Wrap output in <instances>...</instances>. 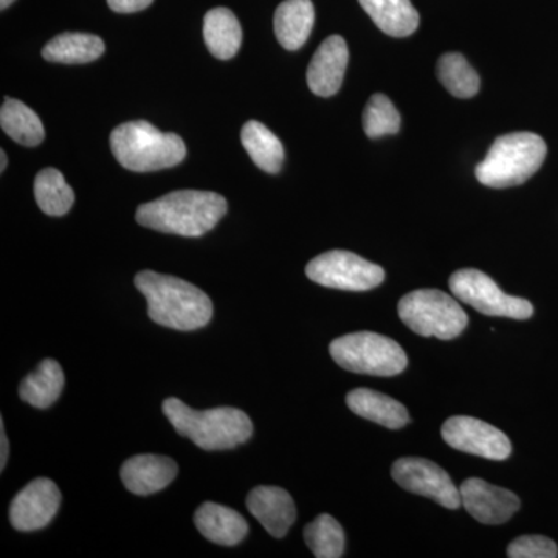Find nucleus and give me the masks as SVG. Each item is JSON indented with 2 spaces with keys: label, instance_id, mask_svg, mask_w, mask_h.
<instances>
[{
  "label": "nucleus",
  "instance_id": "6",
  "mask_svg": "<svg viewBox=\"0 0 558 558\" xmlns=\"http://www.w3.org/2000/svg\"><path fill=\"white\" fill-rule=\"evenodd\" d=\"M330 355L341 368L366 376H399L409 365L402 347L376 332H355L330 343Z\"/></svg>",
  "mask_w": 558,
  "mask_h": 558
},
{
  "label": "nucleus",
  "instance_id": "10",
  "mask_svg": "<svg viewBox=\"0 0 558 558\" xmlns=\"http://www.w3.org/2000/svg\"><path fill=\"white\" fill-rule=\"evenodd\" d=\"M392 478L411 494L422 495L447 509L462 506L461 492L449 473L428 459L402 458L392 464Z\"/></svg>",
  "mask_w": 558,
  "mask_h": 558
},
{
  "label": "nucleus",
  "instance_id": "4",
  "mask_svg": "<svg viewBox=\"0 0 558 558\" xmlns=\"http://www.w3.org/2000/svg\"><path fill=\"white\" fill-rule=\"evenodd\" d=\"M110 149L121 167L134 172L167 170L186 157L185 143L178 134L161 132L145 120L117 126L110 134Z\"/></svg>",
  "mask_w": 558,
  "mask_h": 558
},
{
  "label": "nucleus",
  "instance_id": "24",
  "mask_svg": "<svg viewBox=\"0 0 558 558\" xmlns=\"http://www.w3.org/2000/svg\"><path fill=\"white\" fill-rule=\"evenodd\" d=\"M65 377L57 360L47 359L39 363L38 369L25 377L20 387L24 402L36 409H49L60 399Z\"/></svg>",
  "mask_w": 558,
  "mask_h": 558
},
{
  "label": "nucleus",
  "instance_id": "25",
  "mask_svg": "<svg viewBox=\"0 0 558 558\" xmlns=\"http://www.w3.org/2000/svg\"><path fill=\"white\" fill-rule=\"evenodd\" d=\"M2 130L14 142L24 146H38L46 137L43 121L35 110L14 98H5L0 109Z\"/></svg>",
  "mask_w": 558,
  "mask_h": 558
},
{
  "label": "nucleus",
  "instance_id": "29",
  "mask_svg": "<svg viewBox=\"0 0 558 558\" xmlns=\"http://www.w3.org/2000/svg\"><path fill=\"white\" fill-rule=\"evenodd\" d=\"M400 113L387 95L374 94L363 112V130L369 138H379L388 134H398Z\"/></svg>",
  "mask_w": 558,
  "mask_h": 558
},
{
  "label": "nucleus",
  "instance_id": "15",
  "mask_svg": "<svg viewBox=\"0 0 558 558\" xmlns=\"http://www.w3.org/2000/svg\"><path fill=\"white\" fill-rule=\"evenodd\" d=\"M247 508L250 513L275 538L286 537L290 526L296 520L295 502L281 487L253 488L247 497Z\"/></svg>",
  "mask_w": 558,
  "mask_h": 558
},
{
  "label": "nucleus",
  "instance_id": "23",
  "mask_svg": "<svg viewBox=\"0 0 558 558\" xmlns=\"http://www.w3.org/2000/svg\"><path fill=\"white\" fill-rule=\"evenodd\" d=\"M241 142L245 150H247L250 159L255 161L256 167L260 170L269 172V174H278L284 161V148H282L281 140L277 137L259 121H247L241 131Z\"/></svg>",
  "mask_w": 558,
  "mask_h": 558
},
{
  "label": "nucleus",
  "instance_id": "3",
  "mask_svg": "<svg viewBox=\"0 0 558 558\" xmlns=\"http://www.w3.org/2000/svg\"><path fill=\"white\" fill-rule=\"evenodd\" d=\"M163 413L180 436L193 440L202 450L234 449L253 435L247 414L231 407L197 411L182 400L170 398L163 402Z\"/></svg>",
  "mask_w": 558,
  "mask_h": 558
},
{
  "label": "nucleus",
  "instance_id": "19",
  "mask_svg": "<svg viewBox=\"0 0 558 558\" xmlns=\"http://www.w3.org/2000/svg\"><path fill=\"white\" fill-rule=\"evenodd\" d=\"M315 9L311 0H284L275 11V35L286 50L295 51L310 39Z\"/></svg>",
  "mask_w": 558,
  "mask_h": 558
},
{
  "label": "nucleus",
  "instance_id": "30",
  "mask_svg": "<svg viewBox=\"0 0 558 558\" xmlns=\"http://www.w3.org/2000/svg\"><path fill=\"white\" fill-rule=\"evenodd\" d=\"M510 558H556L558 548L554 539L543 535H524L508 546Z\"/></svg>",
  "mask_w": 558,
  "mask_h": 558
},
{
  "label": "nucleus",
  "instance_id": "21",
  "mask_svg": "<svg viewBox=\"0 0 558 558\" xmlns=\"http://www.w3.org/2000/svg\"><path fill=\"white\" fill-rule=\"evenodd\" d=\"M204 39L209 53L218 60H230L241 49L242 27L233 11L218 7L204 17Z\"/></svg>",
  "mask_w": 558,
  "mask_h": 558
},
{
  "label": "nucleus",
  "instance_id": "8",
  "mask_svg": "<svg viewBox=\"0 0 558 558\" xmlns=\"http://www.w3.org/2000/svg\"><path fill=\"white\" fill-rule=\"evenodd\" d=\"M450 290L458 300L487 317L527 319L534 315L531 301L510 296L484 271L462 269L450 277Z\"/></svg>",
  "mask_w": 558,
  "mask_h": 558
},
{
  "label": "nucleus",
  "instance_id": "28",
  "mask_svg": "<svg viewBox=\"0 0 558 558\" xmlns=\"http://www.w3.org/2000/svg\"><path fill=\"white\" fill-rule=\"evenodd\" d=\"M304 539L317 558H340L344 554V532L339 521L328 513L317 517L304 527Z\"/></svg>",
  "mask_w": 558,
  "mask_h": 558
},
{
  "label": "nucleus",
  "instance_id": "2",
  "mask_svg": "<svg viewBox=\"0 0 558 558\" xmlns=\"http://www.w3.org/2000/svg\"><path fill=\"white\" fill-rule=\"evenodd\" d=\"M135 286L148 301L149 318L165 328L196 330L213 317L211 300L189 281L145 270L135 277Z\"/></svg>",
  "mask_w": 558,
  "mask_h": 558
},
{
  "label": "nucleus",
  "instance_id": "33",
  "mask_svg": "<svg viewBox=\"0 0 558 558\" xmlns=\"http://www.w3.org/2000/svg\"><path fill=\"white\" fill-rule=\"evenodd\" d=\"M0 171H5L7 163H9V159H7V153L5 150H0Z\"/></svg>",
  "mask_w": 558,
  "mask_h": 558
},
{
  "label": "nucleus",
  "instance_id": "7",
  "mask_svg": "<svg viewBox=\"0 0 558 558\" xmlns=\"http://www.w3.org/2000/svg\"><path fill=\"white\" fill-rule=\"evenodd\" d=\"M399 317L417 336L453 340L468 328L469 317L458 301L436 289L410 292L399 301Z\"/></svg>",
  "mask_w": 558,
  "mask_h": 558
},
{
  "label": "nucleus",
  "instance_id": "32",
  "mask_svg": "<svg viewBox=\"0 0 558 558\" xmlns=\"http://www.w3.org/2000/svg\"><path fill=\"white\" fill-rule=\"evenodd\" d=\"M0 446H2V450H0V470L3 472L7 461H9V439H7L3 418H0Z\"/></svg>",
  "mask_w": 558,
  "mask_h": 558
},
{
  "label": "nucleus",
  "instance_id": "22",
  "mask_svg": "<svg viewBox=\"0 0 558 558\" xmlns=\"http://www.w3.org/2000/svg\"><path fill=\"white\" fill-rule=\"evenodd\" d=\"M100 36L90 33H62L50 40L43 50L44 60L58 64H87L105 53Z\"/></svg>",
  "mask_w": 558,
  "mask_h": 558
},
{
  "label": "nucleus",
  "instance_id": "12",
  "mask_svg": "<svg viewBox=\"0 0 558 558\" xmlns=\"http://www.w3.org/2000/svg\"><path fill=\"white\" fill-rule=\"evenodd\" d=\"M61 505V492L49 478L32 481L22 488L10 506V521L22 532L46 527L57 515Z\"/></svg>",
  "mask_w": 558,
  "mask_h": 558
},
{
  "label": "nucleus",
  "instance_id": "9",
  "mask_svg": "<svg viewBox=\"0 0 558 558\" xmlns=\"http://www.w3.org/2000/svg\"><path fill=\"white\" fill-rule=\"evenodd\" d=\"M306 275L319 286L349 292L376 289L385 279V271L380 266L347 250H332L312 259L307 264Z\"/></svg>",
  "mask_w": 558,
  "mask_h": 558
},
{
  "label": "nucleus",
  "instance_id": "11",
  "mask_svg": "<svg viewBox=\"0 0 558 558\" xmlns=\"http://www.w3.org/2000/svg\"><path fill=\"white\" fill-rule=\"evenodd\" d=\"M442 438L454 450L475 457L505 461L512 453V444L508 436L480 418L454 416L442 425Z\"/></svg>",
  "mask_w": 558,
  "mask_h": 558
},
{
  "label": "nucleus",
  "instance_id": "5",
  "mask_svg": "<svg viewBox=\"0 0 558 558\" xmlns=\"http://www.w3.org/2000/svg\"><path fill=\"white\" fill-rule=\"evenodd\" d=\"M546 154L545 140L534 132L501 135L476 167V179L488 189L523 185L542 168Z\"/></svg>",
  "mask_w": 558,
  "mask_h": 558
},
{
  "label": "nucleus",
  "instance_id": "16",
  "mask_svg": "<svg viewBox=\"0 0 558 558\" xmlns=\"http://www.w3.org/2000/svg\"><path fill=\"white\" fill-rule=\"evenodd\" d=\"M178 473L174 459L159 454H137L124 462L120 475L128 490L145 497L170 486Z\"/></svg>",
  "mask_w": 558,
  "mask_h": 558
},
{
  "label": "nucleus",
  "instance_id": "27",
  "mask_svg": "<svg viewBox=\"0 0 558 558\" xmlns=\"http://www.w3.org/2000/svg\"><path fill=\"white\" fill-rule=\"evenodd\" d=\"M438 78L453 97L472 98L478 94V73L461 53H446L439 58Z\"/></svg>",
  "mask_w": 558,
  "mask_h": 558
},
{
  "label": "nucleus",
  "instance_id": "13",
  "mask_svg": "<svg viewBox=\"0 0 558 558\" xmlns=\"http://www.w3.org/2000/svg\"><path fill=\"white\" fill-rule=\"evenodd\" d=\"M462 506L483 524L508 523L520 509V498L508 488L492 486L487 481L470 478L459 487Z\"/></svg>",
  "mask_w": 558,
  "mask_h": 558
},
{
  "label": "nucleus",
  "instance_id": "18",
  "mask_svg": "<svg viewBox=\"0 0 558 558\" xmlns=\"http://www.w3.org/2000/svg\"><path fill=\"white\" fill-rule=\"evenodd\" d=\"M347 403L352 413L381 427L399 429L410 422L409 410L402 403L374 389H352L347 396Z\"/></svg>",
  "mask_w": 558,
  "mask_h": 558
},
{
  "label": "nucleus",
  "instance_id": "34",
  "mask_svg": "<svg viewBox=\"0 0 558 558\" xmlns=\"http://www.w3.org/2000/svg\"><path fill=\"white\" fill-rule=\"evenodd\" d=\"M14 0H0V9L5 10L9 9L11 3H13Z\"/></svg>",
  "mask_w": 558,
  "mask_h": 558
},
{
  "label": "nucleus",
  "instance_id": "17",
  "mask_svg": "<svg viewBox=\"0 0 558 558\" xmlns=\"http://www.w3.org/2000/svg\"><path fill=\"white\" fill-rule=\"evenodd\" d=\"M194 523L205 538L220 546H236L247 537L248 524L236 510L204 502L194 515Z\"/></svg>",
  "mask_w": 558,
  "mask_h": 558
},
{
  "label": "nucleus",
  "instance_id": "20",
  "mask_svg": "<svg viewBox=\"0 0 558 558\" xmlns=\"http://www.w3.org/2000/svg\"><path fill=\"white\" fill-rule=\"evenodd\" d=\"M374 24L392 38H407L418 27V13L411 0H359Z\"/></svg>",
  "mask_w": 558,
  "mask_h": 558
},
{
  "label": "nucleus",
  "instance_id": "14",
  "mask_svg": "<svg viewBox=\"0 0 558 558\" xmlns=\"http://www.w3.org/2000/svg\"><path fill=\"white\" fill-rule=\"evenodd\" d=\"M349 50L347 40L341 36H329L323 40L315 51L310 69H307V84L310 89L318 97H332L340 90L347 72Z\"/></svg>",
  "mask_w": 558,
  "mask_h": 558
},
{
  "label": "nucleus",
  "instance_id": "26",
  "mask_svg": "<svg viewBox=\"0 0 558 558\" xmlns=\"http://www.w3.org/2000/svg\"><path fill=\"white\" fill-rule=\"evenodd\" d=\"M35 197L39 208L49 216L68 215L75 202V194L61 171L46 168L36 175Z\"/></svg>",
  "mask_w": 558,
  "mask_h": 558
},
{
  "label": "nucleus",
  "instance_id": "31",
  "mask_svg": "<svg viewBox=\"0 0 558 558\" xmlns=\"http://www.w3.org/2000/svg\"><path fill=\"white\" fill-rule=\"evenodd\" d=\"M153 2L154 0H108L110 10L123 14L137 13V11L148 9Z\"/></svg>",
  "mask_w": 558,
  "mask_h": 558
},
{
  "label": "nucleus",
  "instance_id": "1",
  "mask_svg": "<svg viewBox=\"0 0 558 558\" xmlns=\"http://www.w3.org/2000/svg\"><path fill=\"white\" fill-rule=\"evenodd\" d=\"M227 208L226 197L211 191H172L160 199L140 205L137 222L161 233L199 238L218 226Z\"/></svg>",
  "mask_w": 558,
  "mask_h": 558
}]
</instances>
